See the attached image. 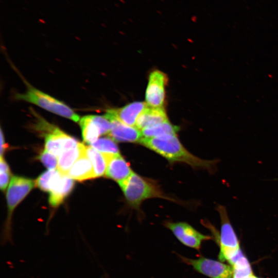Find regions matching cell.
Returning a JSON list of instances; mask_svg holds the SVG:
<instances>
[{"mask_svg": "<svg viewBox=\"0 0 278 278\" xmlns=\"http://www.w3.org/2000/svg\"><path fill=\"white\" fill-rule=\"evenodd\" d=\"M108 155L105 176L118 184L128 178L133 173L129 164L120 155Z\"/></svg>", "mask_w": 278, "mask_h": 278, "instance_id": "4fadbf2b", "label": "cell"}, {"mask_svg": "<svg viewBox=\"0 0 278 278\" xmlns=\"http://www.w3.org/2000/svg\"><path fill=\"white\" fill-rule=\"evenodd\" d=\"M56 169L49 170L41 174L36 181V185L44 192H49L51 180Z\"/></svg>", "mask_w": 278, "mask_h": 278, "instance_id": "7402d4cb", "label": "cell"}, {"mask_svg": "<svg viewBox=\"0 0 278 278\" xmlns=\"http://www.w3.org/2000/svg\"><path fill=\"white\" fill-rule=\"evenodd\" d=\"M0 168L1 172L10 173L9 166L5 161L3 159L2 156H1Z\"/></svg>", "mask_w": 278, "mask_h": 278, "instance_id": "cb8c5ba5", "label": "cell"}, {"mask_svg": "<svg viewBox=\"0 0 278 278\" xmlns=\"http://www.w3.org/2000/svg\"><path fill=\"white\" fill-rule=\"evenodd\" d=\"M67 175L80 181L96 178L93 165L85 151V146L81 144V152Z\"/></svg>", "mask_w": 278, "mask_h": 278, "instance_id": "5bb4252c", "label": "cell"}, {"mask_svg": "<svg viewBox=\"0 0 278 278\" xmlns=\"http://www.w3.org/2000/svg\"><path fill=\"white\" fill-rule=\"evenodd\" d=\"M118 184L128 204L135 209H139L143 201L151 198L159 197L175 201L163 193L155 181L134 172Z\"/></svg>", "mask_w": 278, "mask_h": 278, "instance_id": "7a4b0ae2", "label": "cell"}, {"mask_svg": "<svg viewBox=\"0 0 278 278\" xmlns=\"http://www.w3.org/2000/svg\"><path fill=\"white\" fill-rule=\"evenodd\" d=\"M167 80L166 75L160 71L155 70L150 74L145 94L146 103L148 106L162 107L165 100V88Z\"/></svg>", "mask_w": 278, "mask_h": 278, "instance_id": "9c48e42d", "label": "cell"}, {"mask_svg": "<svg viewBox=\"0 0 278 278\" xmlns=\"http://www.w3.org/2000/svg\"><path fill=\"white\" fill-rule=\"evenodd\" d=\"M245 278H258V277H257L256 276H255L253 274V275H251L250 276H249L248 277H246Z\"/></svg>", "mask_w": 278, "mask_h": 278, "instance_id": "484cf974", "label": "cell"}, {"mask_svg": "<svg viewBox=\"0 0 278 278\" xmlns=\"http://www.w3.org/2000/svg\"><path fill=\"white\" fill-rule=\"evenodd\" d=\"M81 144L80 143L77 148L63 151L59 156L57 169L60 173L67 175L72 165L80 155Z\"/></svg>", "mask_w": 278, "mask_h": 278, "instance_id": "ac0fdd59", "label": "cell"}, {"mask_svg": "<svg viewBox=\"0 0 278 278\" xmlns=\"http://www.w3.org/2000/svg\"><path fill=\"white\" fill-rule=\"evenodd\" d=\"M38 158L49 170L56 169L58 166V157L45 149L40 153Z\"/></svg>", "mask_w": 278, "mask_h": 278, "instance_id": "44dd1931", "label": "cell"}, {"mask_svg": "<svg viewBox=\"0 0 278 278\" xmlns=\"http://www.w3.org/2000/svg\"><path fill=\"white\" fill-rule=\"evenodd\" d=\"M147 106L146 102L135 101L121 108L108 110L107 112L122 123L130 126L135 127L138 116Z\"/></svg>", "mask_w": 278, "mask_h": 278, "instance_id": "9a60e30c", "label": "cell"}, {"mask_svg": "<svg viewBox=\"0 0 278 278\" xmlns=\"http://www.w3.org/2000/svg\"><path fill=\"white\" fill-rule=\"evenodd\" d=\"M111 122V129L108 134L114 141L120 142H140L142 138V132L136 127L127 125L111 114L105 115Z\"/></svg>", "mask_w": 278, "mask_h": 278, "instance_id": "8fae6325", "label": "cell"}, {"mask_svg": "<svg viewBox=\"0 0 278 278\" xmlns=\"http://www.w3.org/2000/svg\"><path fill=\"white\" fill-rule=\"evenodd\" d=\"M35 182L29 179L21 177L12 178L6 195L8 215L6 229L2 239L3 245L12 241L10 221L13 210L33 188Z\"/></svg>", "mask_w": 278, "mask_h": 278, "instance_id": "5b68a950", "label": "cell"}, {"mask_svg": "<svg viewBox=\"0 0 278 278\" xmlns=\"http://www.w3.org/2000/svg\"><path fill=\"white\" fill-rule=\"evenodd\" d=\"M1 156L3 155V153L6 150V148L7 147V145L5 142V139L3 135V133L2 129L1 130Z\"/></svg>", "mask_w": 278, "mask_h": 278, "instance_id": "d4e9b609", "label": "cell"}, {"mask_svg": "<svg viewBox=\"0 0 278 278\" xmlns=\"http://www.w3.org/2000/svg\"><path fill=\"white\" fill-rule=\"evenodd\" d=\"M180 258L197 272L211 278L233 277V268L221 262L203 257L192 259L180 256Z\"/></svg>", "mask_w": 278, "mask_h": 278, "instance_id": "8992f818", "label": "cell"}, {"mask_svg": "<svg viewBox=\"0 0 278 278\" xmlns=\"http://www.w3.org/2000/svg\"><path fill=\"white\" fill-rule=\"evenodd\" d=\"M15 97L16 99L33 103L75 122L80 120L79 116L66 104L30 85L25 93L17 94Z\"/></svg>", "mask_w": 278, "mask_h": 278, "instance_id": "3957f363", "label": "cell"}, {"mask_svg": "<svg viewBox=\"0 0 278 278\" xmlns=\"http://www.w3.org/2000/svg\"><path fill=\"white\" fill-rule=\"evenodd\" d=\"M10 173L1 172L0 187L2 190H5L8 186L9 180Z\"/></svg>", "mask_w": 278, "mask_h": 278, "instance_id": "603a6c76", "label": "cell"}, {"mask_svg": "<svg viewBox=\"0 0 278 278\" xmlns=\"http://www.w3.org/2000/svg\"><path fill=\"white\" fill-rule=\"evenodd\" d=\"M165 225L182 244L197 250L203 241L211 239V236L201 233L186 222H166Z\"/></svg>", "mask_w": 278, "mask_h": 278, "instance_id": "52a82bcc", "label": "cell"}, {"mask_svg": "<svg viewBox=\"0 0 278 278\" xmlns=\"http://www.w3.org/2000/svg\"><path fill=\"white\" fill-rule=\"evenodd\" d=\"M83 141L91 144L98 139L99 135L109 134L111 122L105 115H86L79 121Z\"/></svg>", "mask_w": 278, "mask_h": 278, "instance_id": "ba28073f", "label": "cell"}, {"mask_svg": "<svg viewBox=\"0 0 278 278\" xmlns=\"http://www.w3.org/2000/svg\"><path fill=\"white\" fill-rule=\"evenodd\" d=\"M36 127L45 137V149L58 157L65 150L77 148L80 144L41 117H38Z\"/></svg>", "mask_w": 278, "mask_h": 278, "instance_id": "277c9868", "label": "cell"}, {"mask_svg": "<svg viewBox=\"0 0 278 278\" xmlns=\"http://www.w3.org/2000/svg\"><path fill=\"white\" fill-rule=\"evenodd\" d=\"M221 221V229L220 234L216 232L215 228L212 224L206 223L208 228L213 231L218 240L220 249L223 248H239V243L237 235L234 230L229 218L227 208L222 205L218 204L216 207Z\"/></svg>", "mask_w": 278, "mask_h": 278, "instance_id": "30bf717a", "label": "cell"}, {"mask_svg": "<svg viewBox=\"0 0 278 278\" xmlns=\"http://www.w3.org/2000/svg\"><path fill=\"white\" fill-rule=\"evenodd\" d=\"M74 182L67 175L59 171L55 176L49 188V202L53 207L60 204L73 188Z\"/></svg>", "mask_w": 278, "mask_h": 278, "instance_id": "7c38bea8", "label": "cell"}, {"mask_svg": "<svg viewBox=\"0 0 278 278\" xmlns=\"http://www.w3.org/2000/svg\"><path fill=\"white\" fill-rule=\"evenodd\" d=\"M140 143L164 157L170 162L186 163L194 168L215 171L218 160L200 159L190 153L181 143L176 134H166L151 138H142Z\"/></svg>", "mask_w": 278, "mask_h": 278, "instance_id": "6da1fadb", "label": "cell"}, {"mask_svg": "<svg viewBox=\"0 0 278 278\" xmlns=\"http://www.w3.org/2000/svg\"><path fill=\"white\" fill-rule=\"evenodd\" d=\"M97 151L108 155L119 154L118 147L114 140L111 137H102L97 139L90 144Z\"/></svg>", "mask_w": 278, "mask_h": 278, "instance_id": "ffe728a7", "label": "cell"}, {"mask_svg": "<svg viewBox=\"0 0 278 278\" xmlns=\"http://www.w3.org/2000/svg\"><path fill=\"white\" fill-rule=\"evenodd\" d=\"M85 151L93 165L95 177L105 175L108 155L97 151L91 146H85Z\"/></svg>", "mask_w": 278, "mask_h": 278, "instance_id": "e0dca14e", "label": "cell"}, {"mask_svg": "<svg viewBox=\"0 0 278 278\" xmlns=\"http://www.w3.org/2000/svg\"><path fill=\"white\" fill-rule=\"evenodd\" d=\"M168 120L165 110L162 107L148 106L138 116L135 127L139 130L154 127Z\"/></svg>", "mask_w": 278, "mask_h": 278, "instance_id": "2e32d148", "label": "cell"}, {"mask_svg": "<svg viewBox=\"0 0 278 278\" xmlns=\"http://www.w3.org/2000/svg\"><path fill=\"white\" fill-rule=\"evenodd\" d=\"M179 130L178 126L172 125L167 120L154 127L143 130L142 135L143 138H151L166 134H176Z\"/></svg>", "mask_w": 278, "mask_h": 278, "instance_id": "d6986e66", "label": "cell"}]
</instances>
